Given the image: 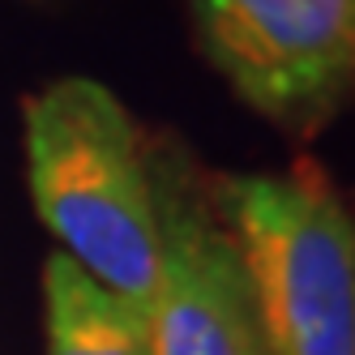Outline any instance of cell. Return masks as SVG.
<instances>
[{"label":"cell","instance_id":"1","mask_svg":"<svg viewBox=\"0 0 355 355\" xmlns=\"http://www.w3.org/2000/svg\"><path fill=\"white\" fill-rule=\"evenodd\" d=\"M26 180L39 223L60 252L137 313L159 278V218L146 133L129 107L90 78L26 94Z\"/></svg>","mask_w":355,"mask_h":355},{"label":"cell","instance_id":"2","mask_svg":"<svg viewBox=\"0 0 355 355\" xmlns=\"http://www.w3.org/2000/svg\"><path fill=\"white\" fill-rule=\"evenodd\" d=\"M210 189L257 295L266 355H355V214L321 163L210 171Z\"/></svg>","mask_w":355,"mask_h":355},{"label":"cell","instance_id":"3","mask_svg":"<svg viewBox=\"0 0 355 355\" xmlns=\"http://www.w3.org/2000/svg\"><path fill=\"white\" fill-rule=\"evenodd\" d=\"M159 218V278L150 295L155 355H266L257 295L240 244L184 141L146 137Z\"/></svg>","mask_w":355,"mask_h":355},{"label":"cell","instance_id":"4","mask_svg":"<svg viewBox=\"0 0 355 355\" xmlns=\"http://www.w3.org/2000/svg\"><path fill=\"white\" fill-rule=\"evenodd\" d=\"M206 60L295 137L355 103V0H189Z\"/></svg>","mask_w":355,"mask_h":355},{"label":"cell","instance_id":"5","mask_svg":"<svg viewBox=\"0 0 355 355\" xmlns=\"http://www.w3.org/2000/svg\"><path fill=\"white\" fill-rule=\"evenodd\" d=\"M43 317L47 355H155L146 313L98 287L64 252L43 266Z\"/></svg>","mask_w":355,"mask_h":355},{"label":"cell","instance_id":"6","mask_svg":"<svg viewBox=\"0 0 355 355\" xmlns=\"http://www.w3.org/2000/svg\"><path fill=\"white\" fill-rule=\"evenodd\" d=\"M351 214H355V210H351Z\"/></svg>","mask_w":355,"mask_h":355}]
</instances>
